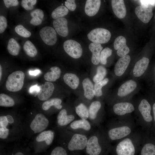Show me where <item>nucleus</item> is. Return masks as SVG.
<instances>
[{
  "label": "nucleus",
  "instance_id": "nucleus-7",
  "mask_svg": "<svg viewBox=\"0 0 155 155\" xmlns=\"http://www.w3.org/2000/svg\"><path fill=\"white\" fill-rule=\"evenodd\" d=\"M88 140L84 135L75 134L68 143V148L71 151L82 150L86 147Z\"/></svg>",
  "mask_w": 155,
  "mask_h": 155
},
{
  "label": "nucleus",
  "instance_id": "nucleus-23",
  "mask_svg": "<svg viewBox=\"0 0 155 155\" xmlns=\"http://www.w3.org/2000/svg\"><path fill=\"white\" fill-rule=\"evenodd\" d=\"M75 119V116L72 115H68L65 109H61L59 112L57 117V123L60 127L65 126L71 123Z\"/></svg>",
  "mask_w": 155,
  "mask_h": 155
},
{
  "label": "nucleus",
  "instance_id": "nucleus-13",
  "mask_svg": "<svg viewBox=\"0 0 155 155\" xmlns=\"http://www.w3.org/2000/svg\"><path fill=\"white\" fill-rule=\"evenodd\" d=\"M114 47L117 50V55L122 57L127 55L129 52V48L126 44V40L122 36H118L115 40L114 43Z\"/></svg>",
  "mask_w": 155,
  "mask_h": 155
},
{
  "label": "nucleus",
  "instance_id": "nucleus-54",
  "mask_svg": "<svg viewBox=\"0 0 155 155\" xmlns=\"http://www.w3.org/2000/svg\"></svg>",
  "mask_w": 155,
  "mask_h": 155
},
{
  "label": "nucleus",
  "instance_id": "nucleus-37",
  "mask_svg": "<svg viewBox=\"0 0 155 155\" xmlns=\"http://www.w3.org/2000/svg\"><path fill=\"white\" fill-rule=\"evenodd\" d=\"M108 81V79L106 78L100 82L95 84L94 87L95 96L99 97L102 95V88L103 86L107 84Z\"/></svg>",
  "mask_w": 155,
  "mask_h": 155
},
{
  "label": "nucleus",
  "instance_id": "nucleus-35",
  "mask_svg": "<svg viewBox=\"0 0 155 155\" xmlns=\"http://www.w3.org/2000/svg\"><path fill=\"white\" fill-rule=\"evenodd\" d=\"M15 101L10 96L5 94H0V106L5 107H11L15 105Z\"/></svg>",
  "mask_w": 155,
  "mask_h": 155
},
{
  "label": "nucleus",
  "instance_id": "nucleus-48",
  "mask_svg": "<svg viewBox=\"0 0 155 155\" xmlns=\"http://www.w3.org/2000/svg\"><path fill=\"white\" fill-rule=\"evenodd\" d=\"M42 20L38 18H32L30 21V23L34 26H38L41 24Z\"/></svg>",
  "mask_w": 155,
  "mask_h": 155
},
{
  "label": "nucleus",
  "instance_id": "nucleus-49",
  "mask_svg": "<svg viewBox=\"0 0 155 155\" xmlns=\"http://www.w3.org/2000/svg\"><path fill=\"white\" fill-rule=\"evenodd\" d=\"M13 155H26V154L25 152V150H24L22 149L16 150L13 153Z\"/></svg>",
  "mask_w": 155,
  "mask_h": 155
},
{
  "label": "nucleus",
  "instance_id": "nucleus-25",
  "mask_svg": "<svg viewBox=\"0 0 155 155\" xmlns=\"http://www.w3.org/2000/svg\"><path fill=\"white\" fill-rule=\"evenodd\" d=\"M82 84L84 96L88 99H92L95 96V92L92 82L89 78H86L83 80Z\"/></svg>",
  "mask_w": 155,
  "mask_h": 155
},
{
  "label": "nucleus",
  "instance_id": "nucleus-31",
  "mask_svg": "<svg viewBox=\"0 0 155 155\" xmlns=\"http://www.w3.org/2000/svg\"><path fill=\"white\" fill-rule=\"evenodd\" d=\"M101 107V103L98 101H94L91 103L89 109V118L91 119H96Z\"/></svg>",
  "mask_w": 155,
  "mask_h": 155
},
{
  "label": "nucleus",
  "instance_id": "nucleus-39",
  "mask_svg": "<svg viewBox=\"0 0 155 155\" xmlns=\"http://www.w3.org/2000/svg\"><path fill=\"white\" fill-rule=\"evenodd\" d=\"M112 53V50L108 47H106L101 52L100 55V62L104 65L107 63V58L111 55Z\"/></svg>",
  "mask_w": 155,
  "mask_h": 155
},
{
  "label": "nucleus",
  "instance_id": "nucleus-38",
  "mask_svg": "<svg viewBox=\"0 0 155 155\" xmlns=\"http://www.w3.org/2000/svg\"><path fill=\"white\" fill-rule=\"evenodd\" d=\"M141 155H155V145L151 143L146 144L142 149Z\"/></svg>",
  "mask_w": 155,
  "mask_h": 155
},
{
  "label": "nucleus",
  "instance_id": "nucleus-6",
  "mask_svg": "<svg viewBox=\"0 0 155 155\" xmlns=\"http://www.w3.org/2000/svg\"><path fill=\"white\" fill-rule=\"evenodd\" d=\"M64 49L70 56L74 59L80 58L82 55V49L80 44L76 41L68 40L63 43Z\"/></svg>",
  "mask_w": 155,
  "mask_h": 155
},
{
  "label": "nucleus",
  "instance_id": "nucleus-24",
  "mask_svg": "<svg viewBox=\"0 0 155 155\" xmlns=\"http://www.w3.org/2000/svg\"><path fill=\"white\" fill-rule=\"evenodd\" d=\"M89 48L92 53V62L94 65H98L100 62V55L103 49L101 44L91 43L89 46Z\"/></svg>",
  "mask_w": 155,
  "mask_h": 155
},
{
  "label": "nucleus",
  "instance_id": "nucleus-43",
  "mask_svg": "<svg viewBox=\"0 0 155 155\" xmlns=\"http://www.w3.org/2000/svg\"><path fill=\"white\" fill-rule=\"evenodd\" d=\"M30 15L32 18H38L42 20L44 17V13L41 9H37L32 11L30 13Z\"/></svg>",
  "mask_w": 155,
  "mask_h": 155
},
{
  "label": "nucleus",
  "instance_id": "nucleus-28",
  "mask_svg": "<svg viewBox=\"0 0 155 155\" xmlns=\"http://www.w3.org/2000/svg\"><path fill=\"white\" fill-rule=\"evenodd\" d=\"M51 71L46 73L44 75V78L47 81L52 82L55 81L60 77L61 71L60 69L57 66L51 67Z\"/></svg>",
  "mask_w": 155,
  "mask_h": 155
},
{
  "label": "nucleus",
  "instance_id": "nucleus-17",
  "mask_svg": "<svg viewBox=\"0 0 155 155\" xmlns=\"http://www.w3.org/2000/svg\"><path fill=\"white\" fill-rule=\"evenodd\" d=\"M131 61L130 56L127 55L119 59L114 67L116 75L120 76L123 75Z\"/></svg>",
  "mask_w": 155,
  "mask_h": 155
},
{
  "label": "nucleus",
  "instance_id": "nucleus-46",
  "mask_svg": "<svg viewBox=\"0 0 155 155\" xmlns=\"http://www.w3.org/2000/svg\"><path fill=\"white\" fill-rule=\"evenodd\" d=\"M5 5L7 8L12 6H16L19 4V2L17 0H4Z\"/></svg>",
  "mask_w": 155,
  "mask_h": 155
},
{
  "label": "nucleus",
  "instance_id": "nucleus-40",
  "mask_svg": "<svg viewBox=\"0 0 155 155\" xmlns=\"http://www.w3.org/2000/svg\"><path fill=\"white\" fill-rule=\"evenodd\" d=\"M15 30L18 34L24 37H29L31 35L30 32L21 24L17 25L15 27Z\"/></svg>",
  "mask_w": 155,
  "mask_h": 155
},
{
  "label": "nucleus",
  "instance_id": "nucleus-27",
  "mask_svg": "<svg viewBox=\"0 0 155 155\" xmlns=\"http://www.w3.org/2000/svg\"><path fill=\"white\" fill-rule=\"evenodd\" d=\"M63 78L65 83L71 89H75L78 87L80 80L76 75L71 73H67L64 75Z\"/></svg>",
  "mask_w": 155,
  "mask_h": 155
},
{
  "label": "nucleus",
  "instance_id": "nucleus-44",
  "mask_svg": "<svg viewBox=\"0 0 155 155\" xmlns=\"http://www.w3.org/2000/svg\"><path fill=\"white\" fill-rule=\"evenodd\" d=\"M7 26V21L6 18L4 16H0V33H3Z\"/></svg>",
  "mask_w": 155,
  "mask_h": 155
},
{
  "label": "nucleus",
  "instance_id": "nucleus-21",
  "mask_svg": "<svg viewBox=\"0 0 155 155\" xmlns=\"http://www.w3.org/2000/svg\"><path fill=\"white\" fill-rule=\"evenodd\" d=\"M111 5L113 12L118 18L122 19L125 17L126 9L123 0H112Z\"/></svg>",
  "mask_w": 155,
  "mask_h": 155
},
{
  "label": "nucleus",
  "instance_id": "nucleus-22",
  "mask_svg": "<svg viewBox=\"0 0 155 155\" xmlns=\"http://www.w3.org/2000/svg\"><path fill=\"white\" fill-rule=\"evenodd\" d=\"M101 5L100 0H87L85 7L86 13L89 16H93L98 12Z\"/></svg>",
  "mask_w": 155,
  "mask_h": 155
},
{
  "label": "nucleus",
  "instance_id": "nucleus-12",
  "mask_svg": "<svg viewBox=\"0 0 155 155\" xmlns=\"http://www.w3.org/2000/svg\"><path fill=\"white\" fill-rule=\"evenodd\" d=\"M135 11L138 18L145 23L148 22L153 16L152 9L151 6H138L135 8Z\"/></svg>",
  "mask_w": 155,
  "mask_h": 155
},
{
  "label": "nucleus",
  "instance_id": "nucleus-19",
  "mask_svg": "<svg viewBox=\"0 0 155 155\" xmlns=\"http://www.w3.org/2000/svg\"><path fill=\"white\" fill-rule=\"evenodd\" d=\"M137 87L135 81L132 80H129L120 86L118 90L117 95L120 97L125 96L133 92Z\"/></svg>",
  "mask_w": 155,
  "mask_h": 155
},
{
  "label": "nucleus",
  "instance_id": "nucleus-29",
  "mask_svg": "<svg viewBox=\"0 0 155 155\" xmlns=\"http://www.w3.org/2000/svg\"><path fill=\"white\" fill-rule=\"evenodd\" d=\"M70 127L73 129H81L87 131H89L91 128L90 124L87 120L81 119L72 121Z\"/></svg>",
  "mask_w": 155,
  "mask_h": 155
},
{
  "label": "nucleus",
  "instance_id": "nucleus-14",
  "mask_svg": "<svg viewBox=\"0 0 155 155\" xmlns=\"http://www.w3.org/2000/svg\"><path fill=\"white\" fill-rule=\"evenodd\" d=\"M40 90L37 94V97L39 100L45 101L52 96L54 90L53 83L50 82H46L44 84L40 86Z\"/></svg>",
  "mask_w": 155,
  "mask_h": 155
},
{
  "label": "nucleus",
  "instance_id": "nucleus-16",
  "mask_svg": "<svg viewBox=\"0 0 155 155\" xmlns=\"http://www.w3.org/2000/svg\"><path fill=\"white\" fill-rule=\"evenodd\" d=\"M53 25L55 30L60 35L65 37L68 35L67 21L65 18L63 17L54 20Z\"/></svg>",
  "mask_w": 155,
  "mask_h": 155
},
{
  "label": "nucleus",
  "instance_id": "nucleus-18",
  "mask_svg": "<svg viewBox=\"0 0 155 155\" xmlns=\"http://www.w3.org/2000/svg\"><path fill=\"white\" fill-rule=\"evenodd\" d=\"M138 108L144 120L150 122L152 121V117L151 115V106L148 101L145 99H142L139 105Z\"/></svg>",
  "mask_w": 155,
  "mask_h": 155
},
{
  "label": "nucleus",
  "instance_id": "nucleus-4",
  "mask_svg": "<svg viewBox=\"0 0 155 155\" xmlns=\"http://www.w3.org/2000/svg\"><path fill=\"white\" fill-rule=\"evenodd\" d=\"M25 78L24 73L21 71H14L8 76L6 82V87L11 92H17L22 88Z\"/></svg>",
  "mask_w": 155,
  "mask_h": 155
},
{
  "label": "nucleus",
  "instance_id": "nucleus-8",
  "mask_svg": "<svg viewBox=\"0 0 155 155\" xmlns=\"http://www.w3.org/2000/svg\"><path fill=\"white\" fill-rule=\"evenodd\" d=\"M118 155H134L135 148L131 140L126 138L120 142L117 146Z\"/></svg>",
  "mask_w": 155,
  "mask_h": 155
},
{
  "label": "nucleus",
  "instance_id": "nucleus-11",
  "mask_svg": "<svg viewBox=\"0 0 155 155\" xmlns=\"http://www.w3.org/2000/svg\"><path fill=\"white\" fill-rule=\"evenodd\" d=\"M102 151L98 137L93 135L88 140L86 146V152L89 155H99Z\"/></svg>",
  "mask_w": 155,
  "mask_h": 155
},
{
  "label": "nucleus",
  "instance_id": "nucleus-10",
  "mask_svg": "<svg viewBox=\"0 0 155 155\" xmlns=\"http://www.w3.org/2000/svg\"><path fill=\"white\" fill-rule=\"evenodd\" d=\"M131 132V129L129 127L123 126L111 129L108 132V135L111 140H115L126 137Z\"/></svg>",
  "mask_w": 155,
  "mask_h": 155
},
{
  "label": "nucleus",
  "instance_id": "nucleus-45",
  "mask_svg": "<svg viewBox=\"0 0 155 155\" xmlns=\"http://www.w3.org/2000/svg\"><path fill=\"white\" fill-rule=\"evenodd\" d=\"M65 5L69 10L74 11L76 7V5L74 0H67L65 2Z\"/></svg>",
  "mask_w": 155,
  "mask_h": 155
},
{
  "label": "nucleus",
  "instance_id": "nucleus-15",
  "mask_svg": "<svg viewBox=\"0 0 155 155\" xmlns=\"http://www.w3.org/2000/svg\"><path fill=\"white\" fill-rule=\"evenodd\" d=\"M113 109L114 113L119 116L130 113L135 110L133 104L127 102L117 103L113 105Z\"/></svg>",
  "mask_w": 155,
  "mask_h": 155
},
{
  "label": "nucleus",
  "instance_id": "nucleus-36",
  "mask_svg": "<svg viewBox=\"0 0 155 155\" xmlns=\"http://www.w3.org/2000/svg\"><path fill=\"white\" fill-rule=\"evenodd\" d=\"M106 74L107 70L105 67L102 66H98L96 73L93 78V81L95 83L100 82L104 79Z\"/></svg>",
  "mask_w": 155,
  "mask_h": 155
},
{
  "label": "nucleus",
  "instance_id": "nucleus-1",
  "mask_svg": "<svg viewBox=\"0 0 155 155\" xmlns=\"http://www.w3.org/2000/svg\"><path fill=\"white\" fill-rule=\"evenodd\" d=\"M24 136L21 116L11 114L0 116L1 141L10 142L19 140Z\"/></svg>",
  "mask_w": 155,
  "mask_h": 155
},
{
  "label": "nucleus",
  "instance_id": "nucleus-32",
  "mask_svg": "<svg viewBox=\"0 0 155 155\" xmlns=\"http://www.w3.org/2000/svg\"><path fill=\"white\" fill-rule=\"evenodd\" d=\"M75 112L81 119L87 120L89 117V110L83 103H81L75 107Z\"/></svg>",
  "mask_w": 155,
  "mask_h": 155
},
{
  "label": "nucleus",
  "instance_id": "nucleus-50",
  "mask_svg": "<svg viewBox=\"0 0 155 155\" xmlns=\"http://www.w3.org/2000/svg\"><path fill=\"white\" fill-rule=\"evenodd\" d=\"M40 73V71L36 69L34 71H29V73L30 75H33L36 76Z\"/></svg>",
  "mask_w": 155,
  "mask_h": 155
},
{
  "label": "nucleus",
  "instance_id": "nucleus-26",
  "mask_svg": "<svg viewBox=\"0 0 155 155\" xmlns=\"http://www.w3.org/2000/svg\"><path fill=\"white\" fill-rule=\"evenodd\" d=\"M62 100L59 98H51L44 101L42 104V110L46 111L53 106L57 109H61L62 108L61 104Z\"/></svg>",
  "mask_w": 155,
  "mask_h": 155
},
{
  "label": "nucleus",
  "instance_id": "nucleus-5",
  "mask_svg": "<svg viewBox=\"0 0 155 155\" xmlns=\"http://www.w3.org/2000/svg\"><path fill=\"white\" fill-rule=\"evenodd\" d=\"M111 34L107 30L102 28H98L91 30L87 35L88 39L93 43L104 44L110 40Z\"/></svg>",
  "mask_w": 155,
  "mask_h": 155
},
{
  "label": "nucleus",
  "instance_id": "nucleus-30",
  "mask_svg": "<svg viewBox=\"0 0 155 155\" xmlns=\"http://www.w3.org/2000/svg\"><path fill=\"white\" fill-rule=\"evenodd\" d=\"M20 49L19 44L14 39L11 38L9 39L7 44V50L10 54L13 56L18 55Z\"/></svg>",
  "mask_w": 155,
  "mask_h": 155
},
{
  "label": "nucleus",
  "instance_id": "nucleus-3",
  "mask_svg": "<svg viewBox=\"0 0 155 155\" xmlns=\"http://www.w3.org/2000/svg\"><path fill=\"white\" fill-rule=\"evenodd\" d=\"M55 132L51 130H46L37 134L32 138V145L36 152L46 149L54 140Z\"/></svg>",
  "mask_w": 155,
  "mask_h": 155
},
{
  "label": "nucleus",
  "instance_id": "nucleus-53",
  "mask_svg": "<svg viewBox=\"0 0 155 155\" xmlns=\"http://www.w3.org/2000/svg\"></svg>",
  "mask_w": 155,
  "mask_h": 155
},
{
  "label": "nucleus",
  "instance_id": "nucleus-9",
  "mask_svg": "<svg viewBox=\"0 0 155 155\" xmlns=\"http://www.w3.org/2000/svg\"><path fill=\"white\" fill-rule=\"evenodd\" d=\"M39 34L42 41L47 45H53L57 42L56 31L51 27L46 26L43 27L40 30Z\"/></svg>",
  "mask_w": 155,
  "mask_h": 155
},
{
  "label": "nucleus",
  "instance_id": "nucleus-34",
  "mask_svg": "<svg viewBox=\"0 0 155 155\" xmlns=\"http://www.w3.org/2000/svg\"><path fill=\"white\" fill-rule=\"evenodd\" d=\"M23 49L26 54L30 57H34L37 54V51L34 44L29 40L26 41L23 46Z\"/></svg>",
  "mask_w": 155,
  "mask_h": 155
},
{
  "label": "nucleus",
  "instance_id": "nucleus-20",
  "mask_svg": "<svg viewBox=\"0 0 155 155\" xmlns=\"http://www.w3.org/2000/svg\"><path fill=\"white\" fill-rule=\"evenodd\" d=\"M149 63V59L143 57L136 63L133 70V75L136 77H140L147 68Z\"/></svg>",
  "mask_w": 155,
  "mask_h": 155
},
{
  "label": "nucleus",
  "instance_id": "nucleus-2",
  "mask_svg": "<svg viewBox=\"0 0 155 155\" xmlns=\"http://www.w3.org/2000/svg\"><path fill=\"white\" fill-rule=\"evenodd\" d=\"M26 117L21 116L24 136L29 140L42 131L49 126L50 121L45 115L38 113L34 115L31 112Z\"/></svg>",
  "mask_w": 155,
  "mask_h": 155
},
{
  "label": "nucleus",
  "instance_id": "nucleus-42",
  "mask_svg": "<svg viewBox=\"0 0 155 155\" xmlns=\"http://www.w3.org/2000/svg\"><path fill=\"white\" fill-rule=\"evenodd\" d=\"M50 155H68L65 150L61 146L55 147L51 151Z\"/></svg>",
  "mask_w": 155,
  "mask_h": 155
},
{
  "label": "nucleus",
  "instance_id": "nucleus-47",
  "mask_svg": "<svg viewBox=\"0 0 155 155\" xmlns=\"http://www.w3.org/2000/svg\"><path fill=\"white\" fill-rule=\"evenodd\" d=\"M40 90V86L35 85L31 86L29 89V92L30 93L32 94L36 93L37 94L39 92Z\"/></svg>",
  "mask_w": 155,
  "mask_h": 155
},
{
  "label": "nucleus",
  "instance_id": "nucleus-52",
  "mask_svg": "<svg viewBox=\"0 0 155 155\" xmlns=\"http://www.w3.org/2000/svg\"><path fill=\"white\" fill-rule=\"evenodd\" d=\"M2 68L1 67V65H0V80H1V78L2 76Z\"/></svg>",
  "mask_w": 155,
  "mask_h": 155
},
{
  "label": "nucleus",
  "instance_id": "nucleus-41",
  "mask_svg": "<svg viewBox=\"0 0 155 155\" xmlns=\"http://www.w3.org/2000/svg\"><path fill=\"white\" fill-rule=\"evenodd\" d=\"M37 2L36 0H22L21 1L22 7L26 10H32L34 7V5Z\"/></svg>",
  "mask_w": 155,
  "mask_h": 155
},
{
  "label": "nucleus",
  "instance_id": "nucleus-51",
  "mask_svg": "<svg viewBox=\"0 0 155 155\" xmlns=\"http://www.w3.org/2000/svg\"><path fill=\"white\" fill-rule=\"evenodd\" d=\"M153 111L154 121L155 123V103H154L153 106Z\"/></svg>",
  "mask_w": 155,
  "mask_h": 155
},
{
  "label": "nucleus",
  "instance_id": "nucleus-33",
  "mask_svg": "<svg viewBox=\"0 0 155 155\" xmlns=\"http://www.w3.org/2000/svg\"><path fill=\"white\" fill-rule=\"evenodd\" d=\"M68 9L63 5L60 6L55 8L52 12L51 16L55 20L63 18L68 13Z\"/></svg>",
  "mask_w": 155,
  "mask_h": 155
}]
</instances>
